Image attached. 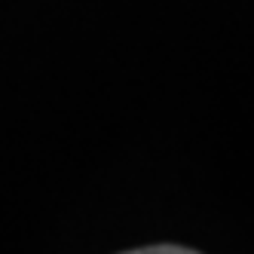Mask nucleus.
Instances as JSON below:
<instances>
[{"mask_svg":"<svg viewBox=\"0 0 254 254\" xmlns=\"http://www.w3.org/2000/svg\"><path fill=\"white\" fill-rule=\"evenodd\" d=\"M138 254H190L184 245H153V248H141Z\"/></svg>","mask_w":254,"mask_h":254,"instance_id":"obj_1","label":"nucleus"}]
</instances>
